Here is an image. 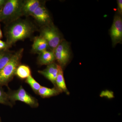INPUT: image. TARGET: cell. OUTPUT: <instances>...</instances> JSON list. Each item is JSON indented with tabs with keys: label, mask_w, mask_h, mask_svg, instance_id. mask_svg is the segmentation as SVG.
I'll use <instances>...</instances> for the list:
<instances>
[{
	"label": "cell",
	"mask_w": 122,
	"mask_h": 122,
	"mask_svg": "<svg viewBox=\"0 0 122 122\" xmlns=\"http://www.w3.org/2000/svg\"><path fill=\"white\" fill-rule=\"evenodd\" d=\"M37 58L38 64L41 65H48L55 62L56 60L54 53L52 51L46 50L39 54Z\"/></svg>",
	"instance_id": "11"
},
{
	"label": "cell",
	"mask_w": 122,
	"mask_h": 122,
	"mask_svg": "<svg viewBox=\"0 0 122 122\" xmlns=\"http://www.w3.org/2000/svg\"><path fill=\"white\" fill-rule=\"evenodd\" d=\"M58 72V65L55 62L48 65L43 70L38 71L39 74L50 81L56 87V80Z\"/></svg>",
	"instance_id": "9"
},
{
	"label": "cell",
	"mask_w": 122,
	"mask_h": 122,
	"mask_svg": "<svg viewBox=\"0 0 122 122\" xmlns=\"http://www.w3.org/2000/svg\"><path fill=\"white\" fill-rule=\"evenodd\" d=\"M25 82L30 86L34 93L37 94L38 91L41 86L35 80L31 75L25 79Z\"/></svg>",
	"instance_id": "17"
},
{
	"label": "cell",
	"mask_w": 122,
	"mask_h": 122,
	"mask_svg": "<svg viewBox=\"0 0 122 122\" xmlns=\"http://www.w3.org/2000/svg\"><path fill=\"white\" fill-rule=\"evenodd\" d=\"M0 103L11 107L13 105L10 100L8 93L4 91L1 86H0Z\"/></svg>",
	"instance_id": "18"
},
{
	"label": "cell",
	"mask_w": 122,
	"mask_h": 122,
	"mask_svg": "<svg viewBox=\"0 0 122 122\" xmlns=\"http://www.w3.org/2000/svg\"><path fill=\"white\" fill-rule=\"evenodd\" d=\"M31 75V69L28 66L20 64L16 70L15 75L20 79L24 80L26 79Z\"/></svg>",
	"instance_id": "15"
},
{
	"label": "cell",
	"mask_w": 122,
	"mask_h": 122,
	"mask_svg": "<svg viewBox=\"0 0 122 122\" xmlns=\"http://www.w3.org/2000/svg\"><path fill=\"white\" fill-rule=\"evenodd\" d=\"M56 87L62 92H64L67 95L70 94L67 89L64 78L63 69L58 65V72L56 80Z\"/></svg>",
	"instance_id": "13"
},
{
	"label": "cell",
	"mask_w": 122,
	"mask_h": 122,
	"mask_svg": "<svg viewBox=\"0 0 122 122\" xmlns=\"http://www.w3.org/2000/svg\"><path fill=\"white\" fill-rule=\"evenodd\" d=\"M24 49H21L14 53L8 63L0 71V86H8L15 76L16 70L20 65Z\"/></svg>",
	"instance_id": "2"
},
{
	"label": "cell",
	"mask_w": 122,
	"mask_h": 122,
	"mask_svg": "<svg viewBox=\"0 0 122 122\" xmlns=\"http://www.w3.org/2000/svg\"><path fill=\"white\" fill-rule=\"evenodd\" d=\"M10 47L6 42L0 40V51L8 50Z\"/></svg>",
	"instance_id": "19"
},
{
	"label": "cell",
	"mask_w": 122,
	"mask_h": 122,
	"mask_svg": "<svg viewBox=\"0 0 122 122\" xmlns=\"http://www.w3.org/2000/svg\"><path fill=\"white\" fill-rule=\"evenodd\" d=\"M6 1L5 0H0V10L1 9L2 7L4 5Z\"/></svg>",
	"instance_id": "21"
},
{
	"label": "cell",
	"mask_w": 122,
	"mask_h": 122,
	"mask_svg": "<svg viewBox=\"0 0 122 122\" xmlns=\"http://www.w3.org/2000/svg\"><path fill=\"white\" fill-rule=\"evenodd\" d=\"M48 43L44 38L41 36L35 37L32 46L33 53L39 54L44 51L48 50Z\"/></svg>",
	"instance_id": "12"
},
{
	"label": "cell",
	"mask_w": 122,
	"mask_h": 122,
	"mask_svg": "<svg viewBox=\"0 0 122 122\" xmlns=\"http://www.w3.org/2000/svg\"><path fill=\"white\" fill-rule=\"evenodd\" d=\"M24 1L8 0L0 10V22L8 23L18 19L22 15Z\"/></svg>",
	"instance_id": "3"
},
{
	"label": "cell",
	"mask_w": 122,
	"mask_h": 122,
	"mask_svg": "<svg viewBox=\"0 0 122 122\" xmlns=\"http://www.w3.org/2000/svg\"><path fill=\"white\" fill-rule=\"evenodd\" d=\"M31 16L38 24L43 26L52 23L49 13L42 4L38 7Z\"/></svg>",
	"instance_id": "8"
},
{
	"label": "cell",
	"mask_w": 122,
	"mask_h": 122,
	"mask_svg": "<svg viewBox=\"0 0 122 122\" xmlns=\"http://www.w3.org/2000/svg\"><path fill=\"white\" fill-rule=\"evenodd\" d=\"M53 51L58 64L63 69L69 63L71 56L69 43L63 39Z\"/></svg>",
	"instance_id": "6"
},
{
	"label": "cell",
	"mask_w": 122,
	"mask_h": 122,
	"mask_svg": "<svg viewBox=\"0 0 122 122\" xmlns=\"http://www.w3.org/2000/svg\"><path fill=\"white\" fill-rule=\"evenodd\" d=\"M62 92L57 87L50 88L41 86L37 94L43 98H48L58 95Z\"/></svg>",
	"instance_id": "14"
},
{
	"label": "cell",
	"mask_w": 122,
	"mask_h": 122,
	"mask_svg": "<svg viewBox=\"0 0 122 122\" xmlns=\"http://www.w3.org/2000/svg\"><path fill=\"white\" fill-rule=\"evenodd\" d=\"M3 37V35H2V30H1V25L0 24V40L2 39Z\"/></svg>",
	"instance_id": "22"
},
{
	"label": "cell",
	"mask_w": 122,
	"mask_h": 122,
	"mask_svg": "<svg viewBox=\"0 0 122 122\" xmlns=\"http://www.w3.org/2000/svg\"><path fill=\"white\" fill-rule=\"evenodd\" d=\"M41 4V1L38 0H27L24 1L22 7V15L31 16Z\"/></svg>",
	"instance_id": "10"
},
{
	"label": "cell",
	"mask_w": 122,
	"mask_h": 122,
	"mask_svg": "<svg viewBox=\"0 0 122 122\" xmlns=\"http://www.w3.org/2000/svg\"><path fill=\"white\" fill-rule=\"evenodd\" d=\"M117 4L118 13L122 16V0H117Z\"/></svg>",
	"instance_id": "20"
},
{
	"label": "cell",
	"mask_w": 122,
	"mask_h": 122,
	"mask_svg": "<svg viewBox=\"0 0 122 122\" xmlns=\"http://www.w3.org/2000/svg\"><path fill=\"white\" fill-rule=\"evenodd\" d=\"M13 54L8 50L0 51V71L10 60Z\"/></svg>",
	"instance_id": "16"
},
{
	"label": "cell",
	"mask_w": 122,
	"mask_h": 122,
	"mask_svg": "<svg viewBox=\"0 0 122 122\" xmlns=\"http://www.w3.org/2000/svg\"><path fill=\"white\" fill-rule=\"evenodd\" d=\"M35 29L34 25L28 20L17 19L10 22L5 28L6 43L10 48L17 41L29 37Z\"/></svg>",
	"instance_id": "1"
},
{
	"label": "cell",
	"mask_w": 122,
	"mask_h": 122,
	"mask_svg": "<svg viewBox=\"0 0 122 122\" xmlns=\"http://www.w3.org/2000/svg\"><path fill=\"white\" fill-rule=\"evenodd\" d=\"M40 36L45 39L52 51L64 39L58 29L52 23L42 26Z\"/></svg>",
	"instance_id": "4"
},
{
	"label": "cell",
	"mask_w": 122,
	"mask_h": 122,
	"mask_svg": "<svg viewBox=\"0 0 122 122\" xmlns=\"http://www.w3.org/2000/svg\"><path fill=\"white\" fill-rule=\"evenodd\" d=\"M7 93L10 100L13 104L16 101H19L25 103L32 107L35 108L39 106L37 99L28 93L22 86L16 90L9 89Z\"/></svg>",
	"instance_id": "5"
},
{
	"label": "cell",
	"mask_w": 122,
	"mask_h": 122,
	"mask_svg": "<svg viewBox=\"0 0 122 122\" xmlns=\"http://www.w3.org/2000/svg\"><path fill=\"white\" fill-rule=\"evenodd\" d=\"M122 16L118 13L114 17L113 24L110 30V34L114 47L118 44H122Z\"/></svg>",
	"instance_id": "7"
},
{
	"label": "cell",
	"mask_w": 122,
	"mask_h": 122,
	"mask_svg": "<svg viewBox=\"0 0 122 122\" xmlns=\"http://www.w3.org/2000/svg\"><path fill=\"white\" fill-rule=\"evenodd\" d=\"M0 122H1L0 119Z\"/></svg>",
	"instance_id": "23"
}]
</instances>
